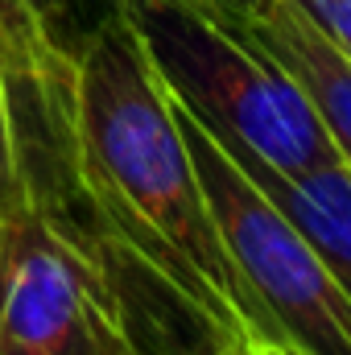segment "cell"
Listing matches in <instances>:
<instances>
[{
	"label": "cell",
	"mask_w": 351,
	"mask_h": 355,
	"mask_svg": "<svg viewBox=\"0 0 351 355\" xmlns=\"http://www.w3.org/2000/svg\"><path fill=\"white\" fill-rule=\"evenodd\" d=\"M174 120L219 240L277 339L298 355H351V297L318 248L186 107L174 103Z\"/></svg>",
	"instance_id": "cell-3"
},
{
	"label": "cell",
	"mask_w": 351,
	"mask_h": 355,
	"mask_svg": "<svg viewBox=\"0 0 351 355\" xmlns=\"http://www.w3.org/2000/svg\"><path fill=\"white\" fill-rule=\"evenodd\" d=\"M170 355H232V352H223V347H215V343H190V347L170 352Z\"/></svg>",
	"instance_id": "cell-11"
},
{
	"label": "cell",
	"mask_w": 351,
	"mask_h": 355,
	"mask_svg": "<svg viewBox=\"0 0 351 355\" xmlns=\"http://www.w3.org/2000/svg\"><path fill=\"white\" fill-rule=\"evenodd\" d=\"M153 75L228 153L277 174L339 162L306 87L240 25L190 0H120Z\"/></svg>",
	"instance_id": "cell-2"
},
{
	"label": "cell",
	"mask_w": 351,
	"mask_h": 355,
	"mask_svg": "<svg viewBox=\"0 0 351 355\" xmlns=\"http://www.w3.org/2000/svg\"><path fill=\"white\" fill-rule=\"evenodd\" d=\"M21 207L62 215V219L91 232L71 178L42 149V141H37L12 83H8V75L0 71V211H21Z\"/></svg>",
	"instance_id": "cell-7"
},
{
	"label": "cell",
	"mask_w": 351,
	"mask_h": 355,
	"mask_svg": "<svg viewBox=\"0 0 351 355\" xmlns=\"http://www.w3.org/2000/svg\"><path fill=\"white\" fill-rule=\"evenodd\" d=\"M244 29L306 87L327 132L339 145V157L351 166V62H343L285 0L273 12L248 21Z\"/></svg>",
	"instance_id": "cell-6"
},
{
	"label": "cell",
	"mask_w": 351,
	"mask_h": 355,
	"mask_svg": "<svg viewBox=\"0 0 351 355\" xmlns=\"http://www.w3.org/2000/svg\"><path fill=\"white\" fill-rule=\"evenodd\" d=\"M343 62H351V0H285Z\"/></svg>",
	"instance_id": "cell-8"
},
{
	"label": "cell",
	"mask_w": 351,
	"mask_h": 355,
	"mask_svg": "<svg viewBox=\"0 0 351 355\" xmlns=\"http://www.w3.org/2000/svg\"><path fill=\"white\" fill-rule=\"evenodd\" d=\"M75 190L112 265L132 268L194 327V343L277 339L232 265L174 103L116 8L75 62Z\"/></svg>",
	"instance_id": "cell-1"
},
{
	"label": "cell",
	"mask_w": 351,
	"mask_h": 355,
	"mask_svg": "<svg viewBox=\"0 0 351 355\" xmlns=\"http://www.w3.org/2000/svg\"><path fill=\"white\" fill-rule=\"evenodd\" d=\"M190 4H198V8H211V12H219V17H228V21H240V25H248V21L264 17V12H273L281 0H190Z\"/></svg>",
	"instance_id": "cell-9"
},
{
	"label": "cell",
	"mask_w": 351,
	"mask_h": 355,
	"mask_svg": "<svg viewBox=\"0 0 351 355\" xmlns=\"http://www.w3.org/2000/svg\"><path fill=\"white\" fill-rule=\"evenodd\" d=\"M108 355H145V352H141V343H137V347H120V352H108Z\"/></svg>",
	"instance_id": "cell-12"
},
{
	"label": "cell",
	"mask_w": 351,
	"mask_h": 355,
	"mask_svg": "<svg viewBox=\"0 0 351 355\" xmlns=\"http://www.w3.org/2000/svg\"><path fill=\"white\" fill-rule=\"evenodd\" d=\"M120 347H137V335L103 244L50 211H0V355Z\"/></svg>",
	"instance_id": "cell-4"
},
{
	"label": "cell",
	"mask_w": 351,
	"mask_h": 355,
	"mask_svg": "<svg viewBox=\"0 0 351 355\" xmlns=\"http://www.w3.org/2000/svg\"><path fill=\"white\" fill-rule=\"evenodd\" d=\"M244 174L261 186L264 194L293 219V227L318 248V257L335 272V281L348 289L351 297V166L327 162L306 174H277L252 157L228 153Z\"/></svg>",
	"instance_id": "cell-5"
},
{
	"label": "cell",
	"mask_w": 351,
	"mask_h": 355,
	"mask_svg": "<svg viewBox=\"0 0 351 355\" xmlns=\"http://www.w3.org/2000/svg\"><path fill=\"white\" fill-rule=\"evenodd\" d=\"M228 352V347H223ZM232 355H298L293 347H285L281 339H264V343H248V347H236Z\"/></svg>",
	"instance_id": "cell-10"
}]
</instances>
